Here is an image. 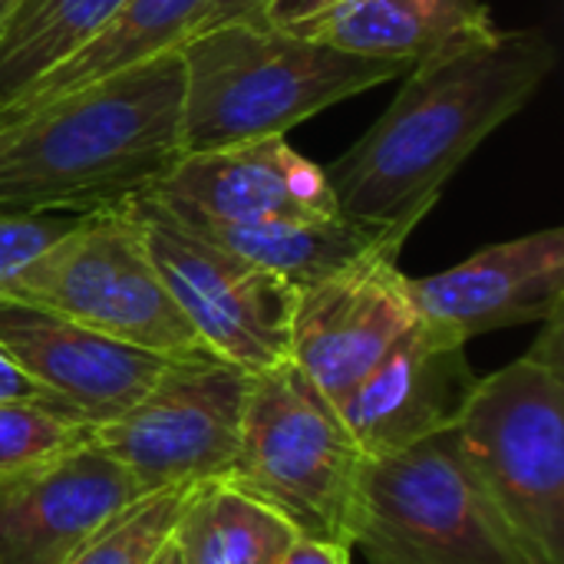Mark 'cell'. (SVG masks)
<instances>
[{
    "instance_id": "28",
    "label": "cell",
    "mask_w": 564,
    "mask_h": 564,
    "mask_svg": "<svg viewBox=\"0 0 564 564\" xmlns=\"http://www.w3.org/2000/svg\"><path fill=\"white\" fill-rule=\"evenodd\" d=\"M10 7H13V0H0V23H3V17L10 13Z\"/></svg>"
},
{
    "instance_id": "10",
    "label": "cell",
    "mask_w": 564,
    "mask_h": 564,
    "mask_svg": "<svg viewBox=\"0 0 564 564\" xmlns=\"http://www.w3.org/2000/svg\"><path fill=\"white\" fill-rule=\"evenodd\" d=\"M400 251L403 245H380L354 264L297 288L291 360L334 410L416 321L406 274L397 264Z\"/></svg>"
},
{
    "instance_id": "27",
    "label": "cell",
    "mask_w": 564,
    "mask_h": 564,
    "mask_svg": "<svg viewBox=\"0 0 564 564\" xmlns=\"http://www.w3.org/2000/svg\"><path fill=\"white\" fill-rule=\"evenodd\" d=\"M152 564H185V558H182V552H178V545L169 539L162 549H159V555L152 558Z\"/></svg>"
},
{
    "instance_id": "11",
    "label": "cell",
    "mask_w": 564,
    "mask_h": 564,
    "mask_svg": "<svg viewBox=\"0 0 564 564\" xmlns=\"http://www.w3.org/2000/svg\"><path fill=\"white\" fill-rule=\"evenodd\" d=\"M476 380L466 344L416 317L337 413L364 459H383L453 430Z\"/></svg>"
},
{
    "instance_id": "2",
    "label": "cell",
    "mask_w": 564,
    "mask_h": 564,
    "mask_svg": "<svg viewBox=\"0 0 564 564\" xmlns=\"http://www.w3.org/2000/svg\"><path fill=\"white\" fill-rule=\"evenodd\" d=\"M178 50L0 112V208L109 212L152 195L185 159Z\"/></svg>"
},
{
    "instance_id": "18",
    "label": "cell",
    "mask_w": 564,
    "mask_h": 564,
    "mask_svg": "<svg viewBox=\"0 0 564 564\" xmlns=\"http://www.w3.org/2000/svg\"><path fill=\"white\" fill-rule=\"evenodd\" d=\"M212 0H126L116 17L63 66L40 79L20 102L3 112L36 106L56 93L86 86L93 79L112 76L119 69L139 66L162 53L178 50L205 20Z\"/></svg>"
},
{
    "instance_id": "13",
    "label": "cell",
    "mask_w": 564,
    "mask_h": 564,
    "mask_svg": "<svg viewBox=\"0 0 564 564\" xmlns=\"http://www.w3.org/2000/svg\"><path fill=\"white\" fill-rule=\"evenodd\" d=\"M0 350L96 426L126 413L175 360L17 297H0Z\"/></svg>"
},
{
    "instance_id": "17",
    "label": "cell",
    "mask_w": 564,
    "mask_h": 564,
    "mask_svg": "<svg viewBox=\"0 0 564 564\" xmlns=\"http://www.w3.org/2000/svg\"><path fill=\"white\" fill-rule=\"evenodd\" d=\"M489 23L486 0H347L307 36L410 69L440 46Z\"/></svg>"
},
{
    "instance_id": "6",
    "label": "cell",
    "mask_w": 564,
    "mask_h": 564,
    "mask_svg": "<svg viewBox=\"0 0 564 564\" xmlns=\"http://www.w3.org/2000/svg\"><path fill=\"white\" fill-rule=\"evenodd\" d=\"M350 549L367 564H539L453 430L364 463Z\"/></svg>"
},
{
    "instance_id": "5",
    "label": "cell",
    "mask_w": 564,
    "mask_h": 564,
    "mask_svg": "<svg viewBox=\"0 0 564 564\" xmlns=\"http://www.w3.org/2000/svg\"><path fill=\"white\" fill-rule=\"evenodd\" d=\"M364 453L294 360L251 373L238 459L225 482L288 519L301 539L350 545Z\"/></svg>"
},
{
    "instance_id": "25",
    "label": "cell",
    "mask_w": 564,
    "mask_h": 564,
    "mask_svg": "<svg viewBox=\"0 0 564 564\" xmlns=\"http://www.w3.org/2000/svg\"><path fill=\"white\" fill-rule=\"evenodd\" d=\"M350 545L340 542H317V539H297L281 564H350Z\"/></svg>"
},
{
    "instance_id": "15",
    "label": "cell",
    "mask_w": 564,
    "mask_h": 564,
    "mask_svg": "<svg viewBox=\"0 0 564 564\" xmlns=\"http://www.w3.org/2000/svg\"><path fill=\"white\" fill-rule=\"evenodd\" d=\"M152 195L221 221H314L340 212L327 172L284 135L192 152Z\"/></svg>"
},
{
    "instance_id": "23",
    "label": "cell",
    "mask_w": 564,
    "mask_h": 564,
    "mask_svg": "<svg viewBox=\"0 0 564 564\" xmlns=\"http://www.w3.org/2000/svg\"><path fill=\"white\" fill-rule=\"evenodd\" d=\"M73 218L76 215L0 208V297L10 294L17 274L43 254L73 225Z\"/></svg>"
},
{
    "instance_id": "16",
    "label": "cell",
    "mask_w": 564,
    "mask_h": 564,
    "mask_svg": "<svg viewBox=\"0 0 564 564\" xmlns=\"http://www.w3.org/2000/svg\"><path fill=\"white\" fill-rule=\"evenodd\" d=\"M165 202V198H162ZM192 231L228 248L231 254L271 271L291 288H307L380 245H403L406 238L354 221L347 215L314 221H221L195 208L165 202Z\"/></svg>"
},
{
    "instance_id": "8",
    "label": "cell",
    "mask_w": 564,
    "mask_h": 564,
    "mask_svg": "<svg viewBox=\"0 0 564 564\" xmlns=\"http://www.w3.org/2000/svg\"><path fill=\"white\" fill-rule=\"evenodd\" d=\"M251 373L215 357H175L116 420L93 430L89 446L119 463L139 492L228 479Z\"/></svg>"
},
{
    "instance_id": "24",
    "label": "cell",
    "mask_w": 564,
    "mask_h": 564,
    "mask_svg": "<svg viewBox=\"0 0 564 564\" xmlns=\"http://www.w3.org/2000/svg\"><path fill=\"white\" fill-rule=\"evenodd\" d=\"M347 0H271L261 13V20L274 26H288L297 33H311L324 17H330Z\"/></svg>"
},
{
    "instance_id": "4",
    "label": "cell",
    "mask_w": 564,
    "mask_h": 564,
    "mask_svg": "<svg viewBox=\"0 0 564 564\" xmlns=\"http://www.w3.org/2000/svg\"><path fill=\"white\" fill-rule=\"evenodd\" d=\"M542 324L529 354L476 380L453 433L539 564H564L562 311Z\"/></svg>"
},
{
    "instance_id": "7",
    "label": "cell",
    "mask_w": 564,
    "mask_h": 564,
    "mask_svg": "<svg viewBox=\"0 0 564 564\" xmlns=\"http://www.w3.org/2000/svg\"><path fill=\"white\" fill-rule=\"evenodd\" d=\"M17 301L63 314L102 337L159 354H208L159 278L139 218L122 205L76 215L13 281Z\"/></svg>"
},
{
    "instance_id": "19",
    "label": "cell",
    "mask_w": 564,
    "mask_h": 564,
    "mask_svg": "<svg viewBox=\"0 0 564 564\" xmlns=\"http://www.w3.org/2000/svg\"><path fill=\"white\" fill-rule=\"evenodd\" d=\"M297 539L288 519L225 479L195 486L172 532L185 564H281Z\"/></svg>"
},
{
    "instance_id": "9",
    "label": "cell",
    "mask_w": 564,
    "mask_h": 564,
    "mask_svg": "<svg viewBox=\"0 0 564 564\" xmlns=\"http://www.w3.org/2000/svg\"><path fill=\"white\" fill-rule=\"evenodd\" d=\"M182 317L202 347L248 373L291 360L297 288L192 231L159 195L126 205Z\"/></svg>"
},
{
    "instance_id": "20",
    "label": "cell",
    "mask_w": 564,
    "mask_h": 564,
    "mask_svg": "<svg viewBox=\"0 0 564 564\" xmlns=\"http://www.w3.org/2000/svg\"><path fill=\"white\" fill-rule=\"evenodd\" d=\"M126 0H13L0 23V112L79 53Z\"/></svg>"
},
{
    "instance_id": "26",
    "label": "cell",
    "mask_w": 564,
    "mask_h": 564,
    "mask_svg": "<svg viewBox=\"0 0 564 564\" xmlns=\"http://www.w3.org/2000/svg\"><path fill=\"white\" fill-rule=\"evenodd\" d=\"M271 0H212L205 20L198 23V30L205 26H218V23H231V20H261L264 7Z\"/></svg>"
},
{
    "instance_id": "21",
    "label": "cell",
    "mask_w": 564,
    "mask_h": 564,
    "mask_svg": "<svg viewBox=\"0 0 564 564\" xmlns=\"http://www.w3.org/2000/svg\"><path fill=\"white\" fill-rule=\"evenodd\" d=\"M195 486L155 489L106 519L66 564H152L159 549L172 539L175 522Z\"/></svg>"
},
{
    "instance_id": "22",
    "label": "cell",
    "mask_w": 564,
    "mask_h": 564,
    "mask_svg": "<svg viewBox=\"0 0 564 564\" xmlns=\"http://www.w3.org/2000/svg\"><path fill=\"white\" fill-rule=\"evenodd\" d=\"M96 423L36 406L0 403V479L53 463L93 440Z\"/></svg>"
},
{
    "instance_id": "1",
    "label": "cell",
    "mask_w": 564,
    "mask_h": 564,
    "mask_svg": "<svg viewBox=\"0 0 564 564\" xmlns=\"http://www.w3.org/2000/svg\"><path fill=\"white\" fill-rule=\"evenodd\" d=\"M555 46L542 30H473L403 73L387 112L327 172L340 215L410 231L466 159L542 89Z\"/></svg>"
},
{
    "instance_id": "12",
    "label": "cell",
    "mask_w": 564,
    "mask_h": 564,
    "mask_svg": "<svg viewBox=\"0 0 564 564\" xmlns=\"http://www.w3.org/2000/svg\"><path fill=\"white\" fill-rule=\"evenodd\" d=\"M406 291L420 321L463 344L502 327L542 324L564 304V228L489 245L449 271L406 278Z\"/></svg>"
},
{
    "instance_id": "3",
    "label": "cell",
    "mask_w": 564,
    "mask_h": 564,
    "mask_svg": "<svg viewBox=\"0 0 564 564\" xmlns=\"http://www.w3.org/2000/svg\"><path fill=\"white\" fill-rule=\"evenodd\" d=\"M178 56L185 155L281 139L340 99L406 73L400 63L357 56L268 20L195 30Z\"/></svg>"
},
{
    "instance_id": "14",
    "label": "cell",
    "mask_w": 564,
    "mask_h": 564,
    "mask_svg": "<svg viewBox=\"0 0 564 564\" xmlns=\"http://www.w3.org/2000/svg\"><path fill=\"white\" fill-rule=\"evenodd\" d=\"M139 496L132 476L89 443L0 479V564H66Z\"/></svg>"
}]
</instances>
